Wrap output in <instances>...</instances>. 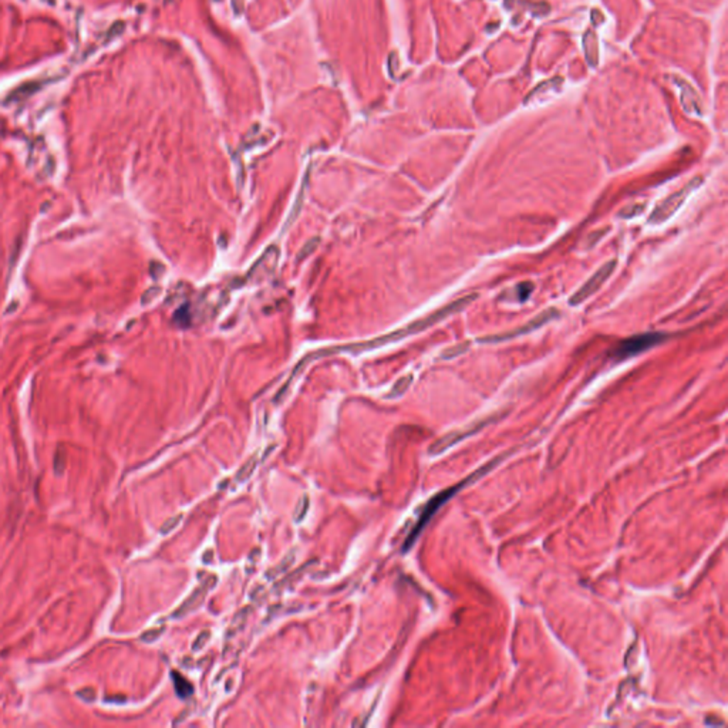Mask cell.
<instances>
[{
	"label": "cell",
	"mask_w": 728,
	"mask_h": 728,
	"mask_svg": "<svg viewBox=\"0 0 728 728\" xmlns=\"http://www.w3.org/2000/svg\"><path fill=\"white\" fill-rule=\"evenodd\" d=\"M467 482H468V480H467V481H464V482H461L460 485H457V487H454V488H450V490H447V491H444V492L438 494L436 498H433V500L428 502L427 508H426V510H424V512L421 514V518L418 519V522L416 524L414 529L410 532V535H408L407 541L404 542V547H403V551H404V552H406V551H408V549L413 547L414 541L418 538L420 532H421V531H423V528L428 524V521H430V519H431V517L436 514V511H437V510H438V508H440V507H441V505H443V504H444V502H445V501H447V500H448L453 494H455V492H457V491H458V490H460L464 484H467Z\"/></svg>",
	"instance_id": "cell-4"
},
{
	"label": "cell",
	"mask_w": 728,
	"mask_h": 728,
	"mask_svg": "<svg viewBox=\"0 0 728 728\" xmlns=\"http://www.w3.org/2000/svg\"><path fill=\"white\" fill-rule=\"evenodd\" d=\"M181 519H182V514H179V515H175V517L169 518V519L164 524V527L161 528V534H168V532H171V531H172V529H174V528H175V527L181 522Z\"/></svg>",
	"instance_id": "cell-14"
},
{
	"label": "cell",
	"mask_w": 728,
	"mask_h": 728,
	"mask_svg": "<svg viewBox=\"0 0 728 728\" xmlns=\"http://www.w3.org/2000/svg\"><path fill=\"white\" fill-rule=\"evenodd\" d=\"M558 315H559V312L555 307H549V309L541 312L538 316H535L534 319H531L529 322H527L521 327H517V329L510 330V332H504V333L481 337L480 342L481 343H498V342H505V340H510V339H515V337L532 333V332L541 329L544 325H547L551 320H554L555 317H558Z\"/></svg>",
	"instance_id": "cell-2"
},
{
	"label": "cell",
	"mask_w": 728,
	"mask_h": 728,
	"mask_svg": "<svg viewBox=\"0 0 728 728\" xmlns=\"http://www.w3.org/2000/svg\"><path fill=\"white\" fill-rule=\"evenodd\" d=\"M256 464H258V458H256V454H255V455H253V457H250V458H249V460H248V461L242 465V468L238 471V474H236V480H238L239 482L246 481V480H248V478L253 474V471H255V468H256Z\"/></svg>",
	"instance_id": "cell-8"
},
{
	"label": "cell",
	"mask_w": 728,
	"mask_h": 728,
	"mask_svg": "<svg viewBox=\"0 0 728 728\" xmlns=\"http://www.w3.org/2000/svg\"><path fill=\"white\" fill-rule=\"evenodd\" d=\"M411 379H413L411 376H407V377L401 379V380H400V381H399V383L396 384V387L393 389V391H391V397H397V396L403 394V393H404V391L407 390V387L410 386V383H411Z\"/></svg>",
	"instance_id": "cell-13"
},
{
	"label": "cell",
	"mask_w": 728,
	"mask_h": 728,
	"mask_svg": "<svg viewBox=\"0 0 728 728\" xmlns=\"http://www.w3.org/2000/svg\"><path fill=\"white\" fill-rule=\"evenodd\" d=\"M295 552H296V551H292V552H290V554H289L285 559H282V562H280L276 568H273V571H270L269 574H266V576H268L269 579H275L279 574H282V572H285L286 569H289V568L293 565V562H295Z\"/></svg>",
	"instance_id": "cell-9"
},
{
	"label": "cell",
	"mask_w": 728,
	"mask_h": 728,
	"mask_svg": "<svg viewBox=\"0 0 728 728\" xmlns=\"http://www.w3.org/2000/svg\"><path fill=\"white\" fill-rule=\"evenodd\" d=\"M468 347H470V343H468V342L460 343V344H457V346H451L450 349H447V350L443 353V357H444V359H447V360L454 359V357H457V356L463 354L464 352H467V350H468Z\"/></svg>",
	"instance_id": "cell-10"
},
{
	"label": "cell",
	"mask_w": 728,
	"mask_h": 728,
	"mask_svg": "<svg viewBox=\"0 0 728 728\" xmlns=\"http://www.w3.org/2000/svg\"><path fill=\"white\" fill-rule=\"evenodd\" d=\"M307 510H309V497L305 495L303 500H300V502L297 504V508L295 511V522H300L306 517Z\"/></svg>",
	"instance_id": "cell-11"
},
{
	"label": "cell",
	"mask_w": 728,
	"mask_h": 728,
	"mask_svg": "<svg viewBox=\"0 0 728 728\" xmlns=\"http://www.w3.org/2000/svg\"><path fill=\"white\" fill-rule=\"evenodd\" d=\"M703 182L702 178H696V179H692L690 182H687L682 189L673 192L672 195H669L668 198H665L660 204H658V206L653 209L650 218H649V223L650 225H660V223H665L666 221H669L679 209L680 206L686 202L687 196L695 191L697 189V186Z\"/></svg>",
	"instance_id": "cell-1"
},
{
	"label": "cell",
	"mask_w": 728,
	"mask_h": 728,
	"mask_svg": "<svg viewBox=\"0 0 728 728\" xmlns=\"http://www.w3.org/2000/svg\"><path fill=\"white\" fill-rule=\"evenodd\" d=\"M209 638H211V633H209V631H205V632H202V633H201V635H199V636L196 638V640L194 642V645H192V649H194L195 652H196V650H199V649H202V648H204V646L206 645V642L209 640Z\"/></svg>",
	"instance_id": "cell-15"
},
{
	"label": "cell",
	"mask_w": 728,
	"mask_h": 728,
	"mask_svg": "<svg viewBox=\"0 0 728 728\" xmlns=\"http://www.w3.org/2000/svg\"><path fill=\"white\" fill-rule=\"evenodd\" d=\"M215 585H216V576H209L206 581H204V584H202L201 586H198V588L192 592V595H191V596H189V598H188V599H186V601H185L181 606H179V609L174 612L172 618H184V616H186L188 613H191V612L196 611V609L202 605V602H204V599H205L206 594H208V592H209V591H211Z\"/></svg>",
	"instance_id": "cell-6"
},
{
	"label": "cell",
	"mask_w": 728,
	"mask_h": 728,
	"mask_svg": "<svg viewBox=\"0 0 728 728\" xmlns=\"http://www.w3.org/2000/svg\"><path fill=\"white\" fill-rule=\"evenodd\" d=\"M172 680H174V685H175V690H176V695L181 697V699H186L192 695L194 692V687L191 686V683L188 680H185L179 673H175L172 672Z\"/></svg>",
	"instance_id": "cell-7"
},
{
	"label": "cell",
	"mask_w": 728,
	"mask_h": 728,
	"mask_svg": "<svg viewBox=\"0 0 728 728\" xmlns=\"http://www.w3.org/2000/svg\"><path fill=\"white\" fill-rule=\"evenodd\" d=\"M515 290H518V293H519V300H521V302H524V300H527V299L531 296V293H532V290H534V283H531V282H524V283L518 285Z\"/></svg>",
	"instance_id": "cell-12"
},
{
	"label": "cell",
	"mask_w": 728,
	"mask_h": 728,
	"mask_svg": "<svg viewBox=\"0 0 728 728\" xmlns=\"http://www.w3.org/2000/svg\"><path fill=\"white\" fill-rule=\"evenodd\" d=\"M616 268V260L612 259L606 263H603L569 299V303L572 306H578L581 303H584L586 299H589L592 295H595L601 286L611 278V275L613 273Z\"/></svg>",
	"instance_id": "cell-3"
},
{
	"label": "cell",
	"mask_w": 728,
	"mask_h": 728,
	"mask_svg": "<svg viewBox=\"0 0 728 728\" xmlns=\"http://www.w3.org/2000/svg\"><path fill=\"white\" fill-rule=\"evenodd\" d=\"M663 340H665V334H660V333H646V334L633 336V337L625 340L619 346V349L616 350V357H619V359L632 357L635 354H639V353L662 343Z\"/></svg>",
	"instance_id": "cell-5"
}]
</instances>
